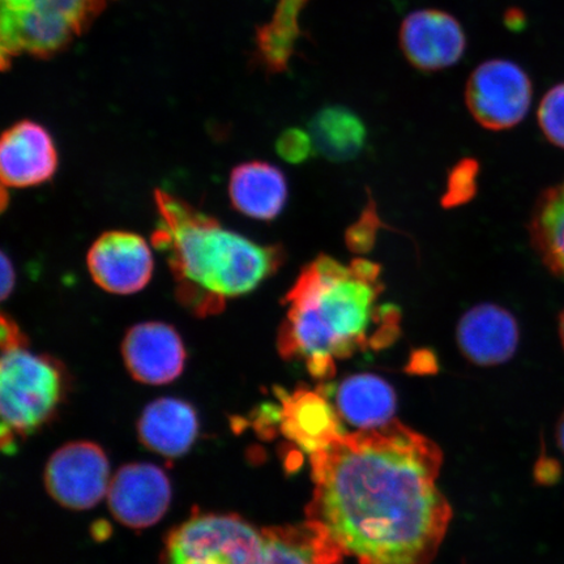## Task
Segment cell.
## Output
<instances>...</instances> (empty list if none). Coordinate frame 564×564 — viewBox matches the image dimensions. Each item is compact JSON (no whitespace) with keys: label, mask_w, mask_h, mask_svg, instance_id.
Wrapping results in <instances>:
<instances>
[{"label":"cell","mask_w":564,"mask_h":564,"mask_svg":"<svg viewBox=\"0 0 564 564\" xmlns=\"http://www.w3.org/2000/svg\"><path fill=\"white\" fill-rule=\"evenodd\" d=\"M307 519L358 564H432L453 519L442 451L403 423L343 434L310 455Z\"/></svg>","instance_id":"obj_1"},{"label":"cell","mask_w":564,"mask_h":564,"mask_svg":"<svg viewBox=\"0 0 564 564\" xmlns=\"http://www.w3.org/2000/svg\"><path fill=\"white\" fill-rule=\"evenodd\" d=\"M382 281L365 280L328 256L302 268L282 305L278 347L285 359H301L315 378H330L338 359L369 348L383 349L400 335L398 306H378Z\"/></svg>","instance_id":"obj_2"},{"label":"cell","mask_w":564,"mask_h":564,"mask_svg":"<svg viewBox=\"0 0 564 564\" xmlns=\"http://www.w3.org/2000/svg\"><path fill=\"white\" fill-rule=\"evenodd\" d=\"M154 247L164 253L176 300L196 316L220 314L230 299L256 291L285 263L281 245H260L225 229L215 217L156 189Z\"/></svg>","instance_id":"obj_3"},{"label":"cell","mask_w":564,"mask_h":564,"mask_svg":"<svg viewBox=\"0 0 564 564\" xmlns=\"http://www.w3.org/2000/svg\"><path fill=\"white\" fill-rule=\"evenodd\" d=\"M0 364L2 449L11 454L19 436L31 435L53 417L65 378L54 359L25 347L4 349Z\"/></svg>","instance_id":"obj_4"},{"label":"cell","mask_w":564,"mask_h":564,"mask_svg":"<svg viewBox=\"0 0 564 564\" xmlns=\"http://www.w3.org/2000/svg\"><path fill=\"white\" fill-rule=\"evenodd\" d=\"M263 532L235 514H200L169 534L162 564H262Z\"/></svg>","instance_id":"obj_5"},{"label":"cell","mask_w":564,"mask_h":564,"mask_svg":"<svg viewBox=\"0 0 564 564\" xmlns=\"http://www.w3.org/2000/svg\"><path fill=\"white\" fill-rule=\"evenodd\" d=\"M533 97L532 82L517 63L492 59L469 76L465 102L475 121L490 131H506L523 122Z\"/></svg>","instance_id":"obj_6"},{"label":"cell","mask_w":564,"mask_h":564,"mask_svg":"<svg viewBox=\"0 0 564 564\" xmlns=\"http://www.w3.org/2000/svg\"><path fill=\"white\" fill-rule=\"evenodd\" d=\"M108 457L95 443L75 442L48 460L45 484L51 496L70 510H88L101 502L110 486Z\"/></svg>","instance_id":"obj_7"},{"label":"cell","mask_w":564,"mask_h":564,"mask_svg":"<svg viewBox=\"0 0 564 564\" xmlns=\"http://www.w3.org/2000/svg\"><path fill=\"white\" fill-rule=\"evenodd\" d=\"M91 279L111 294H135L150 284L154 260L150 245L135 232L111 230L98 237L87 257Z\"/></svg>","instance_id":"obj_8"},{"label":"cell","mask_w":564,"mask_h":564,"mask_svg":"<svg viewBox=\"0 0 564 564\" xmlns=\"http://www.w3.org/2000/svg\"><path fill=\"white\" fill-rule=\"evenodd\" d=\"M399 41L408 62L423 73L456 65L467 47L460 23L440 10H421L408 15L401 24Z\"/></svg>","instance_id":"obj_9"},{"label":"cell","mask_w":564,"mask_h":564,"mask_svg":"<svg viewBox=\"0 0 564 564\" xmlns=\"http://www.w3.org/2000/svg\"><path fill=\"white\" fill-rule=\"evenodd\" d=\"M171 499V481L165 471L145 463L124 465L112 477L108 490L112 514L119 523L131 528L156 524Z\"/></svg>","instance_id":"obj_10"},{"label":"cell","mask_w":564,"mask_h":564,"mask_svg":"<svg viewBox=\"0 0 564 564\" xmlns=\"http://www.w3.org/2000/svg\"><path fill=\"white\" fill-rule=\"evenodd\" d=\"M58 169V151L44 126L20 121L7 129L0 143V176L4 187L44 185Z\"/></svg>","instance_id":"obj_11"},{"label":"cell","mask_w":564,"mask_h":564,"mask_svg":"<svg viewBox=\"0 0 564 564\" xmlns=\"http://www.w3.org/2000/svg\"><path fill=\"white\" fill-rule=\"evenodd\" d=\"M122 351L127 369L140 383H171L185 368V345L180 334L165 323L133 326L124 337Z\"/></svg>","instance_id":"obj_12"},{"label":"cell","mask_w":564,"mask_h":564,"mask_svg":"<svg viewBox=\"0 0 564 564\" xmlns=\"http://www.w3.org/2000/svg\"><path fill=\"white\" fill-rule=\"evenodd\" d=\"M456 338L463 356L477 366L510 361L519 347L517 317L496 303H481L468 310L457 324Z\"/></svg>","instance_id":"obj_13"},{"label":"cell","mask_w":564,"mask_h":564,"mask_svg":"<svg viewBox=\"0 0 564 564\" xmlns=\"http://www.w3.org/2000/svg\"><path fill=\"white\" fill-rule=\"evenodd\" d=\"M284 173L264 161H249L232 169L229 182L231 206L259 221H272L288 202Z\"/></svg>","instance_id":"obj_14"},{"label":"cell","mask_w":564,"mask_h":564,"mask_svg":"<svg viewBox=\"0 0 564 564\" xmlns=\"http://www.w3.org/2000/svg\"><path fill=\"white\" fill-rule=\"evenodd\" d=\"M281 430L313 455L343 435L335 408L323 394L301 390L281 399Z\"/></svg>","instance_id":"obj_15"},{"label":"cell","mask_w":564,"mask_h":564,"mask_svg":"<svg viewBox=\"0 0 564 564\" xmlns=\"http://www.w3.org/2000/svg\"><path fill=\"white\" fill-rule=\"evenodd\" d=\"M262 564H343L344 552L326 528L305 523L263 529Z\"/></svg>","instance_id":"obj_16"},{"label":"cell","mask_w":564,"mask_h":564,"mask_svg":"<svg viewBox=\"0 0 564 564\" xmlns=\"http://www.w3.org/2000/svg\"><path fill=\"white\" fill-rule=\"evenodd\" d=\"M140 441L162 456L180 457L192 448L199 425L194 408L178 399H160L145 408L138 423Z\"/></svg>","instance_id":"obj_17"},{"label":"cell","mask_w":564,"mask_h":564,"mask_svg":"<svg viewBox=\"0 0 564 564\" xmlns=\"http://www.w3.org/2000/svg\"><path fill=\"white\" fill-rule=\"evenodd\" d=\"M335 405L337 414L352 427L379 429L394 420L397 393L383 378L357 373L337 386Z\"/></svg>","instance_id":"obj_18"},{"label":"cell","mask_w":564,"mask_h":564,"mask_svg":"<svg viewBox=\"0 0 564 564\" xmlns=\"http://www.w3.org/2000/svg\"><path fill=\"white\" fill-rule=\"evenodd\" d=\"M315 152L330 162L355 160L364 151L368 130L362 119L345 106L323 108L308 123Z\"/></svg>","instance_id":"obj_19"},{"label":"cell","mask_w":564,"mask_h":564,"mask_svg":"<svg viewBox=\"0 0 564 564\" xmlns=\"http://www.w3.org/2000/svg\"><path fill=\"white\" fill-rule=\"evenodd\" d=\"M529 235L542 263L564 280V180L545 189L535 202Z\"/></svg>","instance_id":"obj_20"},{"label":"cell","mask_w":564,"mask_h":564,"mask_svg":"<svg viewBox=\"0 0 564 564\" xmlns=\"http://www.w3.org/2000/svg\"><path fill=\"white\" fill-rule=\"evenodd\" d=\"M308 0H280L276 12L259 33V46L265 65L274 73L284 70L300 35V13Z\"/></svg>","instance_id":"obj_21"},{"label":"cell","mask_w":564,"mask_h":564,"mask_svg":"<svg viewBox=\"0 0 564 564\" xmlns=\"http://www.w3.org/2000/svg\"><path fill=\"white\" fill-rule=\"evenodd\" d=\"M104 0H2V11H26L69 21L83 30Z\"/></svg>","instance_id":"obj_22"},{"label":"cell","mask_w":564,"mask_h":564,"mask_svg":"<svg viewBox=\"0 0 564 564\" xmlns=\"http://www.w3.org/2000/svg\"><path fill=\"white\" fill-rule=\"evenodd\" d=\"M481 172L476 159H463L451 167L447 176L446 192L442 195L443 208L454 209L475 199L478 192V175Z\"/></svg>","instance_id":"obj_23"},{"label":"cell","mask_w":564,"mask_h":564,"mask_svg":"<svg viewBox=\"0 0 564 564\" xmlns=\"http://www.w3.org/2000/svg\"><path fill=\"white\" fill-rule=\"evenodd\" d=\"M380 229H388V225L380 218L377 204L370 196L361 216L345 231V243L351 252L364 256L376 246Z\"/></svg>","instance_id":"obj_24"},{"label":"cell","mask_w":564,"mask_h":564,"mask_svg":"<svg viewBox=\"0 0 564 564\" xmlns=\"http://www.w3.org/2000/svg\"><path fill=\"white\" fill-rule=\"evenodd\" d=\"M538 118L544 137L564 150V83L550 89L542 98Z\"/></svg>","instance_id":"obj_25"},{"label":"cell","mask_w":564,"mask_h":564,"mask_svg":"<svg viewBox=\"0 0 564 564\" xmlns=\"http://www.w3.org/2000/svg\"><path fill=\"white\" fill-rule=\"evenodd\" d=\"M276 152L289 164H302L313 156L315 147L308 132L301 129H288L276 141Z\"/></svg>","instance_id":"obj_26"},{"label":"cell","mask_w":564,"mask_h":564,"mask_svg":"<svg viewBox=\"0 0 564 564\" xmlns=\"http://www.w3.org/2000/svg\"><path fill=\"white\" fill-rule=\"evenodd\" d=\"M0 337H2V340H0L2 343V350L25 347L26 345V338L21 334L18 324L6 314L2 315V335Z\"/></svg>","instance_id":"obj_27"},{"label":"cell","mask_w":564,"mask_h":564,"mask_svg":"<svg viewBox=\"0 0 564 564\" xmlns=\"http://www.w3.org/2000/svg\"><path fill=\"white\" fill-rule=\"evenodd\" d=\"M17 282V273L15 268L9 257L6 253H2V299H9V295L13 292V288H15Z\"/></svg>","instance_id":"obj_28"},{"label":"cell","mask_w":564,"mask_h":564,"mask_svg":"<svg viewBox=\"0 0 564 564\" xmlns=\"http://www.w3.org/2000/svg\"><path fill=\"white\" fill-rule=\"evenodd\" d=\"M556 441H558L560 447L564 453V413L562 414L558 425H556Z\"/></svg>","instance_id":"obj_29"},{"label":"cell","mask_w":564,"mask_h":564,"mask_svg":"<svg viewBox=\"0 0 564 564\" xmlns=\"http://www.w3.org/2000/svg\"><path fill=\"white\" fill-rule=\"evenodd\" d=\"M560 337H561L562 347L564 349V310L560 316Z\"/></svg>","instance_id":"obj_30"}]
</instances>
